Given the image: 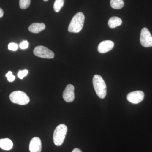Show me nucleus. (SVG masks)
<instances>
[{
	"mask_svg": "<svg viewBox=\"0 0 152 152\" xmlns=\"http://www.w3.org/2000/svg\"><path fill=\"white\" fill-rule=\"evenodd\" d=\"M85 16L81 12L77 13L72 19L69 27L68 31L69 32L78 33L83 29L85 22Z\"/></svg>",
	"mask_w": 152,
	"mask_h": 152,
	"instance_id": "nucleus-1",
	"label": "nucleus"
},
{
	"mask_svg": "<svg viewBox=\"0 0 152 152\" xmlns=\"http://www.w3.org/2000/svg\"><path fill=\"white\" fill-rule=\"evenodd\" d=\"M94 88L97 95L101 99H104L107 95V86L100 75H96L93 79Z\"/></svg>",
	"mask_w": 152,
	"mask_h": 152,
	"instance_id": "nucleus-2",
	"label": "nucleus"
},
{
	"mask_svg": "<svg viewBox=\"0 0 152 152\" xmlns=\"http://www.w3.org/2000/svg\"><path fill=\"white\" fill-rule=\"evenodd\" d=\"M67 127L64 124H61L56 128L53 133L54 143L58 146L61 145L65 139Z\"/></svg>",
	"mask_w": 152,
	"mask_h": 152,
	"instance_id": "nucleus-3",
	"label": "nucleus"
},
{
	"mask_svg": "<svg viewBox=\"0 0 152 152\" xmlns=\"http://www.w3.org/2000/svg\"><path fill=\"white\" fill-rule=\"evenodd\" d=\"M10 99L14 104L23 105L29 102L30 99L27 94L22 91L13 92L10 96Z\"/></svg>",
	"mask_w": 152,
	"mask_h": 152,
	"instance_id": "nucleus-4",
	"label": "nucleus"
},
{
	"mask_svg": "<svg viewBox=\"0 0 152 152\" xmlns=\"http://www.w3.org/2000/svg\"><path fill=\"white\" fill-rule=\"evenodd\" d=\"M34 53L35 56L44 58L52 59L54 57L53 52L43 46H38L34 49Z\"/></svg>",
	"mask_w": 152,
	"mask_h": 152,
	"instance_id": "nucleus-5",
	"label": "nucleus"
},
{
	"mask_svg": "<svg viewBox=\"0 0 152 152\" xmlns=\"http://www.w3.org/2000/svg\"><path fill=\"white\" fill-rule=\"evenodd\" d=\"M140 42L142 45L145 48L152 47V36L146 28H143L141 30Z\"/></svg>",
	"mask_w": 152,
	"mask_h": 152,
	"instance_id": "nucleus-6",
	"label": "nucleus"
},
{
	"mask_svg": "<svg viewBox=\"0 0 152 152\" xmlns=\"http://www.w3.org/2000/svg\"><path fill=\"white\" fill-rule=\"evenodd\" d=\"M145 94L142 91H137L129 93L127 99L130 102L133 104H138L144 99Z\"/></svg>",
	"mask_w": 152,
	"mask_h": 152,
	"instance_id": "nucleus-7",
	"label": "nucleus"
},
{
	"mask_svg": "<svg viewBox=\"0 0 152 152\" xmlns=\"http://www.w3.org/2000/svg\"><path fill=\"white\" fill-rule=\"evenodd\" d=\"M75 87L72 85L69 84L66 87L63 92L64 100L67 102H71L75 99Z\"/></svg>",
	"mask_w": 152,
	"mask_h": 152,
	"instance_id": "nucleus-8",
	"label": "nucleus"
},
{
	"mask_svg": "<svg viewBox=\"0 0 152 152\" xmlns=\"http://www.w3.org/2000/svg\"><path fill=\"white\" fill-rule=\"evenodd\" d=\"M114 47V42L112 41H104L98 46V50L101 53H105L110 51Z\"/></svg>",
	"mask_w": 152,
	"mask_h": 152,
	"instance_id": "nucleus-9",
	"label": "nucleus"
},
{
	"mask_svg": "<svg viewBox=\"0 0 152 152\" xmlns=\"http://www.w3.org/2000/svg\"><path fill=\"white\" fill-rule=\"evenodd\" d=\"M30 152H41L42 151V142L40 139L34 137L31 140L29 144Z\"/></svg>",
	"mask_w": 152,
	"mask_h": 152,
	"instance_id": "nucleus-10",
	"label": "nucleus"
},
{
	"mask_svg": "<svg viewBox=\"0 0 152 152\" xmlns=\"http://www.w3.org/2000/svg\"><path fill=\"white\" fill-rule=\"evenodd\" d=\"M46 26L43 23H33L29 27L28 30L31 32L38 34L45 30Z\"/></svg>",
	"mask_w": 152,
	"mask_h": 152,
	"instance_id": "nucleus-11",
	"label": "nucleus"
},
{
	"mask_svg": "<svg viewBox=\"0 0 152 152\" xmlns=\"http://www.w3.org/2000/svg\"><path fill=\"white\" fill-rule=\"evenodd\" d=\"M13 144L10 139H1L0 140V148L4 150H11L12 148Z\"/></svg>",
	"mask_w": 152,
	"mask_h": 152,
	"instance_id": "nucleus-12",
	"label": "nucleus"
},
{
	"mask_svg": "<svg viewBox=\"0 0 152 152\" xmlns=\"http://www.w3.org/2000/svg\"><path fill=\"white\" fill-rule=\"evenodd\" d=\"M122 23L121 19L118 17H113L110 18L108 21V25L110 28H113L121 26Z\"/></svg>",
	"mask_w": 152,
	"mask_h": 152,
	"instance_id": "nucleus-13",
	"label": "nucleus"
},
{
	"mask_svg": "<svg viewBox=\"0 0 152 152\" xmlns=\"http://www.w3.org/2000/svg\"><path fill=\"white\" fill-rule=\"evenodd\" d=\"M124 3L123 0H111L110 5L112 8L115 10H120L124 7Z\"/></svg>",
	"mask_w": 152,
	"mask_h": 152,
	"instance_id": "nucleus-14",
	"label": "nucleus"
},
{
	"mask_svg": "<svg viewBox=\"0 0 152 152\" xmlns=\"http://www.w3.org/2000/svg\"><path fill=\"white\" fill-rule=\"evenodd\" d=\"M64 0H56L53 5V8L56 12H58L64 4Z\"/></svg>",
	"mask_w": 152,
	"mask_h": 152,
	"instance_id": "nucleus-15",
	"label": "nucleus"
},
{
	"mask_svg": "<svg viewBox=\"0 0 152 152\" xmlns=\"http://www.w3.org/2000/svg\"><path fill=\"white\" fill-rule=\"evenodd\" d=\"M31 4V0H20L19 5L22 10L27 9Z\"/></svg>",
	"mask_w": 152,
	"mask_h": 152,
	"instance_id": "nucleus-16",
	"label": "nucleus"
},
{
	"mask_svg": "<svg viewBox=\"0 0 152 152\" xmlns=\"http://www.w3.org/2000/svg\"><path fill=\"white\" fill-rule=\"evenodd\" d=\"M28 73V71L27 69L23 71L20 70L18 73V76L19 78L23 79L27 75Z\"/></svg>",
	"mask_w": 152,
	"mask_h": 152,
	"instance_id": "nucleus-17",
	"label": "nucleus"
},
{
	"mask_svg": "<svg viewBox=\"0 0 152 152\" xmlns=\"http://www.w3.org/2000/svg\"><path fill=\"white\" fill-rule=\"evenodd\" d=\"M6 77H7L8 81L10 82H13L15 79V77L13 75L12 72L11 71H9L6 74Z\"/></svg>",
	"mask_w": 152,
	"mask_h": 152,
	"instance_id": "nucleus-18",
	"label": "nucleus"
},
{
	"mask_svg": "<svg viewBox=\"0 0 152 152\" xmlns=\"http://www.w3.org/2000/svg\"><path fill=\"white\" fill-rule=\"evenodd\" d=\"M18 44L15 43H10L8 45V49L12 51H16L18 49Z\"/></svg>",
	"mask_w": 152,
	"mask_h": 152,
	"instance_id": "nucleus-19",
	"label": "nucleus"
},
{
	"mask_svg": "<svg viewBox=\"0 0 152 152\" xmlns=\"http://www.w3.org/2000/svg\"><path fill=\"white\" fill-rule=\"evenodd\" d=\"M29 43L27 41H23L20 45V48L24 50L28 48Z\"/></svg>",
	"mask_w": 152,
	"mask_h": 152,
	"instance_id": "nucleus-20",
	"label": "nucleus"
},
{
	"mask_svg": "<svg viewBox=\"0 0 152 152\" xmlns=\"http://www.w3.org/2000/svg\"><path fill=\"white\" fill-rule=\"evenodd\" d=\"M4 15V11L2 9L0 8V18H2Z\"/></svg>",
	"mask_w": 152,
	"mask_h": 152,
	"instance_id": "nucleus-21",
	"label": "nucleus"
},
{
	"mask_svg": "<svg viewBox=\"0 0 152 152\" xmlns=\"http://www.w3.org/2000/svg\"><path fill=\"white\" fill-rule=\"evenodd\" d=\"M72 152H82V151L80 150L78 148H75L73 150Z\"/></svg>",
	"mask_w": 152,
	"mask_h": 152,
	"instance_id": "nucleus-22",
	"label": "nucleus"
},
{
	"mask_svg": "<svg viewBox=\"0 0 152 152\" xmlns=\"http://www.w3.org/2000/svg\"><path fill=\"white\" fill-rule=\"evenodd\" d=\"M43 1L45 2H47V1H49V0H43Z\"/></svg>",
	"mask_w": 152,
	"mask_h": 152,
	"instance_id": "nucleus-23",
	"label": "nucleus"
}]
</instances>
